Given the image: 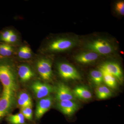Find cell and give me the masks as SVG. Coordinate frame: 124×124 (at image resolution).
<instances>
[{"label": "cell", "mask_w": 124, "mask_h": 124, "mask_svg": "<svg viewBox=\"0 0 124 124\" xmlns=\"http://www.w3.org/2000/svg\"><path fill=\"white\" fill-rule=\"evenodd\" d=\"M0 81L4 90L14 92L16 89L15 76L10 66L6 64L0 65Z\"/></svg>", "instance_id": "obj_1"}, {"label": "cell", "mask_w": 124, "mask_h": 124, "mask_svg": "<svg viewBox=\"0 0 124 124\" xmlns=\"http://www.w3.org/2000/svg\"><path fill=\"white\" fill-rule=\"evenodd\" d=\"M14 92L3 90L0 99V121L8 114L13 106L15 103Z\"/></svg>", "instance_id": "obj_2"}, {"label": "cell", "mask_w": 124, "mask_h": 124, "mask_svg": "<svg viewBox=\"0 0 124 124\" xmlns=\"http://www.w3.org/2000/svg\"><path fill=\"white\" fill-rule=\"evenodd\" d=\"M58 69L60 76L65 80L80 79L79 73L74 67L67 63H60L58 65Z\"/></svg>", "instance_id": "obj_3"}, {"label": "cell", "mask_w": 124, "mask_h": 124, "mask_svg": "<svg viewBox=\"0 0 124 124\" xmlns=\"http://www.w3.org/2000/svg\"><path fill=\"white\" fill-rule=\"evenodd\" d=\"M31 88L36 97L41 99L48 96L54 90L53 86L39 81L33 82Z\"/></svg>", "instance_id": "obj_4"}, {"label": "cell", "mask_w": 124, "mask_h": 124, "mask_svg": "<svg viewBox=\"0 0 124 124\" xmlns=\"http://www.w3.org/2000/svg\"><path fill=\"white\" fill-rule=\"evenodd\" d=\"M37 68L40 75L45 80H49L52 76L51 62L46 59H41L37 61Z\"/></svg>", "instance_id": "obj_5"}, {"label": "cell", "mask_w": 124, "mask_h": 124, "mask_svg": "<svg viewBox=\"0 0 124 124\" xmlns=\"http://www.w3.org/2000/svg\"><path fill=\"white\" fill-rule=\"evenodd\" d=\"M89 49L97 54L106 55L111 53L113 48L108 42L102 40H98L90 43L88 46Z\"/></svg>", "instance_id": "obj_6"}, {"label": "cell", "mask_w": 124, "mask_h": 124, "mask_svg": "<svg viewBox=\"0 0 124 124\" xmlns=\"http://www.w3.org/2000/svg\"><path fill=\"white\" fill-rule=\"evenodd\" d=\"M55 99L58 101L74 100L75 98L72 91L68 86L63 83L59 84L55 91Z\"/></svg>", "instance_id": "obj_7"}, {"label": "cell", "mask_w": 124, "mask_h": 124, "mask_svg": "<svg viewBox=\"0 0 124 124\" xmlns=\"http://www.w3.org/2000/svg\"><path fill=\"white\" fill-rule=\"evenodd\" d=\"M53 98L50 95L41 99L38 102L35 111L36 118L40 119L49 110L53 103Z\"/></svg>", "instance_id": "obj_8"}, {"label": "cell", "mask_w": 124, "mask_h": 124, "mask_svg": "<svg viewBox=\"0 0 124 124\" xmlns=\"http://www.w3.org/2000/svg\"><path fill=\"white\" fill-rule=\"evenodd\" d=\"M57 107L64 115L70 117L78 110L79 106L74 100H68L58 101Z\"/></svg>", "instance_id": "obj_9"}, {"label": "cell", "mask_w": 124, "mask_h": 124, "mask_svg": "<svg viewBox=\"0 0 124 124\" xmlns=\"http://www.w3.org/2000/svg\"><path fill=\"white\" fill-rule=\"evenodd\" d=\"M100 68L112 75L119 82L123 81V72L119 65L116 63L112 62L104 63Z\"/></svg>", "instance_id": "obj_10"}, {"label": "cell", "mask_w": 124, "mask_h": 124, "mask_svg": "<svg viewBox=\"0 0 124 124\" xmlns=\"http://www.w3.org/2000/svg\"><path fill=\"white\" fill-rule=\"evenodd\" d=\"M74 42L70 39L61 38L54 41L49 45V49L50 51H60L67 50L72 48Z\"/></svg>", "instance_id": "obj_11"}, {"label": "cell", "mask_w": 124, "mask_h": 124, "mask_svg": "<svg viewBox=\"0 0 124 124\" xmlns=\"http://www.w3.org/2000/svg\"><path fill=\"white\" fill-rule=\"evenodd\" d=\"M98 57V54L95 52H86L77 55L75 59L78 62L86 64L94 62Z\"/></svg>", "instance_id": "obj_12"}, {"label": "cell", "mask_w": 124, "mask_h": 124, "mask_svg": "<svg viewBox=\"0 0 124 124\" xmlns=\"http://www.w3.org/2000/svg\"><path fill=\"white\" fill-rule=\"evenodd\" d=\"M74 96L80 100H89L92 97V94L88 89L83 86H76L72 91Z\"/></svg>", "instance_id": "obj_13"}, {"label": "cell", "mask_w": 124, "mask_h": 124, "mask_svg": "<svg viewBox=\"0 0 124 124\" xmlns=\"http://www.w3.org/2000/svg\"><path fill=\"white\" fill-rule=\"evenodd\" d=\"M18 74L20 80L23 82L28 81L35 75L31 68L26 65H22L19 67Z\"/></svg>", "instance_id": "obj_14"}, {"label": "cell", "mask_w": 124, "mask_h": 124, "mask_svg": "<svg viewBox=\"0 0 124 124\" xmlns=\"http://www.w3.org/2000/svg\"><path fill=\"white\" fill-rule=\"evenodd\" d=\"M100 70L102 73L103 82L111 88H115L117 86V81L115 78L103 69L100 68Z\"/></svg>", "instance_id": "obj_15"}, {"label": "cell", "mask_w": 124, "mask_h": 124, "mask_svg": "<svg viewBox=\"0 0 124 124\" xmlns=\"http://www.w3.org/2000/svg\"><path fill=\"white\" fill-rule=\"evenodd\" d=\"M96 94L98 98L104 99L108 98L112 96V93L110 90L105 85L98 86L96 89Z\"/></svg>", "instance_id": "obj_16"}, {"label": "cell", "mask_w": 124, "mask_h": 124, "mask_svg": "<svg viewBox=\"0 0 124 124\" xmlns=\"http://www.w3.org/2000/svg\"><path fill=\"white\" fill-rule=\"evenodd\" d=\"M7 121L9 124H26L25 117L22 113L9 116Z\"/></svg>", "instance_id": "obj_17"}, {"label": "cell", "mask_w": 124, "mask_h": 124, "mask_svg": "<svg viewBox=\"0 0 124 124\" xmlns=\"http://www.w3.org/2000/svg\"><path fill=\"white\" fill-rule=\"evenodd\" d=\"M90 77L94 84L99 86L101 85L103 82V77L101 71L99 70H93L90 73Z\"/></svg>", "instance_id": "obj_18"}, {"label": "cell", "mask_w": 124, "mask_h": 124, "mask_svg": "<svg viewBox=\"0 0 124 124\" xmlns=\"http://www.w3.org/2000/svg\"><path fill=\"white\" fill-rule=\"evenodd\" d=\"M18 54L20 58L28 59L31 57V50L29 46H24L19 48Z\"/></svg>", "instance_id": "obj_19"}, {"label": "cell", "mask_w": 124, "mask_h": 124, "mask_svg": "<svg viewBox=\"0 0 124 124\" xmlns=\"http://www.w3.org/2000/svg\"><path fill=\"white\" fill-rule=\"evenodd\" d=\"M32 106H28L21 108V113L24 116L25 118L29 120H32Z\"/></svg>", "instance_id": "obj_20"}, {"label": "cell", "mask_w": 124, "mask_h": 124, "mask_svg": "<svg viewBox=\"0 0 124 124\" xmlns=\"http://www.w3.org/2000/svg\"><path fill=\"white\" fill-rule=\"evenodd\" d=\"M19 98L22 100L24 102L28 103L30 106H32V102L30 96L26 93H22L19 95Z\"/></svg>", "instance_id": "obj_21"}, {"label": "cell", "mask_w": 124, "mask_h": 124, "mask_svg": "<svg viewBox=\"0 0 124 124\" xmlns=\"http://www.w3.org/2000/svg\"><path fill=\"white\" fill-rule=\"evenodd\" d=\"M116 10L117 12L122 15H124V1H119L116 5Z\"/></svg>", "instance_id": "obj_22"}, {"label": "cell", "mask_w": 124, "mask_h": 124, "mask_svg": "<svg viewBox=\"0 0 124 124\" xmlns=\"http://www.w3.org/2000/svg\"><path fill=\"white\" fill-rule=\"evenodd\" d=\"M13 32L11 30H7L2 33L1 36V40L5 42L6 41L10 35Z\"/></svg>", "instance_id": "obj_23"}, {"label": "cell", "mask_w": 124, "mask_h": 124, "mask_svg": "<svg viewBox=\"0 0 124 124\" xmlns=\"http://www.w3.org/2000/svg\"><path fill=\"white\" fill-rule=\"evenodd\" d=\"M17 35L13 32L10 36L8 38L6 41L5 42H8V43H14L17 41Z\"/></svg>", "instance_id": "obj_24"}, {"label": "cell", "mask_w": 124, "mask_h": 124, "mask_svg": "<svg viewBox=\"0 0 124 124\" xmlns=\"http://www.w3.org/2000/svg\"><path fill=\"white\" fill-rule=\"evenodd\" d=\"M7 44L0 45V54L3 56H6V50Z\"/></svg>", "instance_id": "obj_25"}, {"label": "cell", "mask_w": 124, "mask_h": 124, "mask_svg": "<svg viewBox=\"0 0 124 124\" xmlns=\"http://www.w3.org/2000/svg\"><path fill=\"white\" fill-rule=\"evenodd\" d=\"M13 47L7 44L6 50V56H10L13 53Z\"/></svg>", "instance_id": "obj_26"}, {"label": "cell", "mask_w": 124, "mask_h": 124, "mask_svg": "<svg viewBox=\"0 0 124 124\" xmlns=\"http://www.w3.org/2000/svg\"><path fill=\"white\" fill-rule=\"evenodd\" d=\"M18 102L19 105L21 107V108H24L28 106H32L29 105L28 103L24 102L22 100L19 98H18Z\"/></svg>", "instance_id": "obj_27"}]
</instances>
